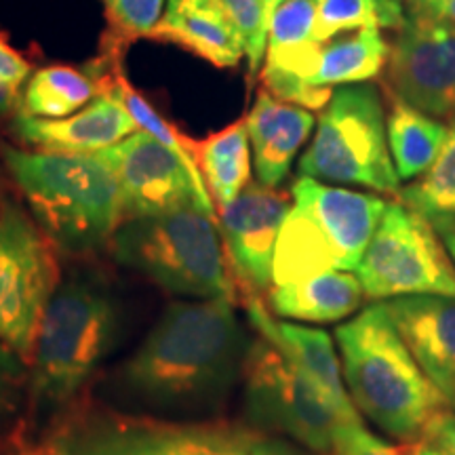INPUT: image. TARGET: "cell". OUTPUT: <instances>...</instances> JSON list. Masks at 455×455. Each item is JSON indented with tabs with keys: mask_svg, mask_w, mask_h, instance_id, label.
<instances>
[{
	"mask_svg": "<svg viewBox=\"0 0 455 455\" xmlns=\"http://www.w3.org/2000/svg\"><path fill=\"white\" fill-rule=\"evenodd\" d=\"M232 301L171 304L114 373L118 401L131 411L163 418L218 411L243 375L251 346Z\"/></svg>",
	"mask_w": 455,
	"mask_h": 455,
	"instance_id": "obj_1",
	"label": "cell"
},
{
	"mask_svg": "<svg viewBox=\"0 0 455 455\" xmlns=\"http://www.w3.org/2000/svg\"><path fill=\"white\" fill-rule=\"evenodd\" d=\"M335 339L356 411L398 441L424 443L451 407L409 352L384 301L339 325Z\"/></svg>",
	"mask_w": 455,
	"mask_h": 455,
	"instance_id": "obj_2",
	"label": "cell"
},
{
	"mask_svg": "<svg viewBox=\"0 0 455 455\" xmlns=\"http://www.w3.org/2000/svg\"><path fill=\"white\" fill-rule=\"evenodd\" d=\"M4 163L41 230L66 251L104 247L124 221L116 180L95 155L7 148Z\"/></svg>",
	"mask_w": 455,
	"mask_h": 455,
	"instance_id": "obj_3",
	"label": "cell"
},
{
	"mask_svg": "<svg viewBox=\"0 0 455 455\" xmlns=\"http://www.w3.org/2000/svg\"><path fill=\"white\" fill-rule=\"evenodd\" d=\"M116 259L169 293L235 299L213 213L201 207L124 220L112 236Z\"/></svg>",
	"mask_w": 455,
	"mask_h": 455,
	"instance_id": "obj_4",
	"label": "cell"
},
{
	"mask_svg": "<svg viewBox=\"0 0 455 455\" xmlns=\"http://www.w3.org/2000/svg\"><path fill=\"white\" fill-rule=\"evenodd\" d=\"M116 306L104 289L72 278L44 310L32 356V395L44 411L72 401L118 338Z\"/></svg>",
	"mask_w": 455,
	"mask_h": 455,
	"instance_id": "obj_5",
	"label": "cell"
},
{
	"mask_svg": "<svg viewBox=\"0 0 455 455\" xmlns=\"http://www.w3.org/2000/svg\"><path fill=\"white\" fill-rule=\"evenodd\" d=\"M299 173L398 198L401 180L392 163L382 98L373 84H346L335 91L301 156Z\"/></svg>",
	"mask_w": 455,
	"mask_h": 455,
	"instance_id": "obj_6",
	"label": "cell"
},
{
	"mask_svg": "<svg viewBox=\"0 0 455 455\" xmlns=\"http://www.w3.org/2000/svg\"><path fill=\"white\" fill-rule=\"evenodd\" d=\"M243 384L249 424L272 435H287L310 451L333 453L341 424L338 411L308 375L268 339H255L249 346Z\"/></svg>",
	"mask_w": 455,
	"mask_h": 455,
	"instance_id": "obj_7",
	"label": "cell"
},
{
	"mask_svg": "<svg viewBox=\"0 0 455 455\" xmlns=\"http://www.w3.org/2000/svg\"><path fill=\"white\" fill-rule=\"evenodd\" d=\"M356 276L371 299L455 298V266L445 243L430 220L403 203L388 204Z\"/></svg>",
	"mask_w": 455,
	"mask_h": 455,
	"instance_id": "obj_8",
	"label": "cell"
},
{
	"mask_svg": "<svg viewBox=\"0 0 455 455\" xmlns=\"http://www.w3.org/2000/svg\"><path fill=\"white\" fill-rule=\"evenodd\" d=\"M60 268L51 238L17 207L0 209V341L32 363Z\"/></svg>",
	"mask_w": 455,
	"mask_h": 455,
	"instance_id": "obj_9",
	"label": "cell"
},
{
	"mask_svg": "<svg viewBox=\"0 0 455 455\" xmlns=\"http://www.w3.org/2000/svg\"><path fill=\"white\" fill-rule=\"evenodd\" d=\"M95 156L112 171L123 196L124 220L201 207L213 213L203 175L178 152L146 131L129 135Z\"/></svg>",
	"mask_w": 455,
	"mask_h": 455,
	"instance_id": "obj_10",
	"label": "cell"
},
{
	"mask_svg": "<svg viewBox=\"0 0 455 455\" xmlns=\"http://www.w3.org/2000/svg\"><path fill=\"white\" fill-rule=\"evenodd\" d=\"M388 53L390 98L435 116L455 118V26L407 9Z\"/></svg>",
	"mask_w": 455,
	"mask_h": 455,
	"instance_id": "obj_11",
	"label": "cell"
},
{
	"mask_svg": "<svg viewBox=\"0 0 455 455\" xmlns=\"http://www.w3.org/2000/svg\"><path fill=\"white\" fill-rule=\"evenodd\" d=\"M104 422L124 455H304L251 424H161L131 418Z\"/></svg>",
	"mask_w": 455,
	"mask_h": 455,
	"instance_id": "obj_12",
	"label": "cell"
},
{
	"mask_svg": "<svg viewBox=\"0 0 455 455\" xmlns=\"http://www.w3.org/2000/svg\"><path fill=\"white\" fill-rule=\"evenodd\" d=\"M293 203L287 192L264 184H249L236 201L220 212L230 264L238 281L258 295L272 284L276 241Z\"/></svg>",
	"mask_w": 455,
	"mask_h": 455,
	"instance_id": "obj_13",
	"label": "cell"
},
{
	"mask_svg": "<svg viewBox=\"0 0 455 455\" xmlns=\"http://www.w3.org/2000/svg\"><path fill=\"white\" fill-rule=\"evenodd\" d=\"M291 196L293 204L304 209L327 236L338 270H356L388 203L382 196L325 186L306 175L293 181Z\"/></svg>",
	"mask_w": 455,
	"mask_h": 455,
	"instance_id": "obj_14",
	"label": "cell"
},
{
	"mask_svg": "<svg viewBox=\"0 0 455 455\" xmlns=\"http://www.w3.org/2000/svg\"><path fill=\"white\" fill-rule=\"evenodd\" d=\"M384 304L418 365L455 409V298L405 295Z\"/></svg>",
	"mask_w": 455,
	"mask_h": 455,
	"instance_id": "obj_15",
	"label": "cell"
},
{
	"mask_svg": "<svg viewBox=\"0 0 455 455\" xmlns=\"http://www.w3.org/2000/svg\"><path fill=\"white\" fill-rule=\"evenodd\" d=\"M15 129L26 144L61 155H95L141 131L114 87L66 118H32L20 114Z\"/></svg>",
	"mask_w": 455,
	"mask_h": 455,
	"instance_id": "obj_16",
	"label": "cell"
},
{
	"mask_svg": "<svg viewBox=\"0 0 455 455\" xmlns=\"http://www.w3.org/2000/svg\"><path fill=\"white\" fill-rule=\"evenodd\" d=\"M249 321L261 338L268 339L295 367L308 375L312 384L327 396V401L338 411L341 422H361V415L346 392L344 373H341L333 341L327 331L275 321L258 295H249Z\"/></svg>",
	"mask_w": 455,
	"mask_h": 455,
	"instance_id": "obj_17",
	"label": "cell"
},
{
	"mask_svg": "<svg viewBox=\"0 0 455 455\" xmlns=\"http://www.w3.org/2000/svg\"><path fill=\"white\" fill-rule=\"evenodd\" d=\"M244 123L259 184L276 188L287 178L295 155L315 127V116L306 108L278 101L268 91H259Z\"/></svg>",
	"mask_w": 455,
	"mask_h": 455,
	"instance_id": "obj_18",
	"label": "cell"
},
{
	"mask_svg": "<svg viewBox=\"0 0 455 455\" xmlns=\"http://www.w3.org/2000/svg\"><path fill=\"white\" fill-rule=\"evenodd\" d=\"M150 38L180 44L218 68H235L244 55L241 34L215 0H167Z\"/></svg>",
	"mask_w": 455,
	"mask_h": 455,
	"instance_id": "obj_19",
	"label": "cell"
},
{
	"mask_svg": "<svg viewBox=\"0 0 455 455\" xmlns=\"http://www.w3.org/2000/svg\"><path fill=\"white\" fill-rule=\"evenodd\" d=\"M365 291L358 276L329 270L308 281L272 287L270 308L276 316L306 323H335L363 304Z\"/></svg>",
	"mask_w": 455,
	"mask_h": 455,
	"instance_id": "obj_20",
	"label": "cell"
},
{
	"mask_svg": "<svg viewBox=\"0 0 455 455\" xmlns=\"http://www.w3.org/2000/svg\"><path fill=\"white\" fill-rule=\"evenodd\" d=\"M114 72L112 61L104 74L100 70L83 72L70 66L43 68L28 81L20 114L32 118L70 116L114 87Z\"/></svg>",
	"mask_w": 455,
	"mask_h": 455,
	"instance_id": "obj_21",
	"label": "cell"
},
{
	"mask_svg": "<svg viewBox=\"0 0 455 455\" xmlns=\"http://www.w3.org/2000/svg\"><path fill=\"white\" fill-rule=\"evenodd\" d=\"M315 24L316 0H284L270 17L266 70L291 74L308 83L323 44L315 36Z\"/></svg>",
	"mask_w": 455,
	"mask_h": 455,
	"instance_id": "obj_22",
	"label": "cell"
},
{
	"mask_svg": "<svg viewBox=\"0 0 455 455\" xmlns=\"http://www.w3.org/2000/svg\"><path fill=\"white\" fill-rule=\"evenodd\" d=\"M195 158L209 196L221 212L249 186L251 144L247 123L238 121L207 140L195 141Z\"/></svg>",
	"mask_w": 455,
	"mask_h": 455,
	"instance_id": "obj_23",
	"label": "cell"
},
{
	"mask_svg": "<svg viewBox=\"0 0 455 455\" xmlns=\"http://www.w3.org/2000/svg\"><path fill=\"white\" fill-rule=\"evenodd\" d=\"M329 270H338L333 247L316 221L304 209L293 204L276 241L272 284L283 287L301 283Z\"/></svg>",
	"mask_w": 455,
	"mask_h": 455,
	"instance_id": "obj_24",
	"label": "cell"
},
{
	"mask_svg": "<svg viewBox=\"0 0 455 455\" xmlns=\"http://www.w3.org/2000/svg\"><path fill=\"white\" fill-rule=\"evenodd\" d=\"M386 127L392 163L401 181L426 173L447 140V124L396 98H392Z\"/></svg>",
	"mask_w": 455,
	"mask_h": 455,
	"instance_id": "obj_25",
	"label": "cell"
},
{
	"mask_svg": "<svg viewBox=\"0 0 455 455\" xmlns=\"http://www.w3.org/2000/svg\"><path fill=\"white\" fill-rule=\"evenodd\" d=\"M388 44L378 28H363L352 36L323 43L318 51L312 87H346L350 83H365L378 76L388 60Z\"/></svg>",
	"mask_w": 455,
	"mask_h": 455,
	"instance_id": "obj_26",
	"label": "cell"
},
{
	"mask_svg": "<svg viewBox=\"0 0 455 455\" xmlns=\"http://www.w3.org/2000/svg\"><path fill=\"white\" fill-rule=\"evenodd\" d=\"M405 20L401 0H316L315 36L318 43H327L341 32L363 28L401 30Z\"/></svg>",
	"mask_w": 455,
	"mask_h": 455,
	"instance_id": "obj_27",
	"label": "cell"
},
{
	"mask_svg": "<svg viewBox=\"0 0 455 455\" xmlns=\"http://www.w3.org/2000/svg\"><path fill=\"white\" fill-rule=\"evenodd\" d=\"M398 201L422 213L432 224L455 220V118L447 127L441 155L418 181L401 188Z\"/></svg>",
	"mask_w": 455,
	"mask_h": 455,
	"instance_id": "obj_28",
	"label": "cell"
},
{
	"mask_svg": "<svg viewBox=\"0 0 455 455\" xmlns=\"http://www.w3.org/2000/svg\"><path fill=\"white\" fill-rule=\"evenodd\" d=\"M224 15L232 21L241 34L247 55L249 70L258 72L268 47V28L270 21L266 17L261 0H215Z\"/></svg>",
	"mask_w": 455,
	"mask_h": 455,
	"instance_id": "obj_29",
	"label": "cell"
},
{
	"mask_svg": "<svg viewBox=\"0 0 455 455\" xmlns=\"http://www.w3.org/2000/svg\"><path fill=\"white\" fill-rule=\"evenodd\" d=\"M108 20L114 32L124 41L150 38L155 28L161 24L163 9L167 0H104Z\"/></svg>",
	"mask_w": 455,
	"mask_h": 455,
	"instance_id": "obj_30",
	"label": "cell"
},
{
	"mask_svg": "<svg viewBox=\"0 0 455 455\" xmlns=\"http://www.w3.org/2000/svg\"><path fill=\"white\" fill-rule=\"evenodd\" d=\"M261 78H264V84L270 95H275L281 101H287V104L306 108V110L325 108L333 95L331 89L312 87V84L301 81L298 76H291V74L266 70V68L261 72Z\"/></svg>",
	"mask_w": 455,
	"mask_h": 455,
	"instance_id": "obj_31",
	"label": "cell"
},
{
	"mask_svg": "<svg viewBox=\"0 0 455 455\" xmlns=\"http://www.w3.org/2000/svg\"><path fill=\"white\" fill-rule=\"evenodd\" d=\"M335 455H405L403 449L392 447L388 443L371 435L363 422H341L335 432L333 443Z\"/></svg>",
	"mask_w": 455,
	"mask_h": 455,
	"instance_id": "obj_32",
	"label": "cell"
},
{
	"mask_svg": "<svg viewBox=\"0 0 455 455\" xmlns=\"http://www.w3.org/2000/svg\"><path fill=\"white\" fill-rule=\"evenodd\" d=\"M26 367L28 363L24 358L11 350L4 341H0V405L9 403L24 382Z\"/></svg>",
	"mask_w": 455,
	"mask_h": 455,
	"instance_id": "obj_33",
	"label": "cell"
},
{
	"mask_svg": "<svg viewBox=\"0 0 455 455\" xmlns=\"http://www.w3.org/2000/svg\"><path fill=\"white\" fill-rule=\"evenodd\" d=\"M30 76V64L17 51L0 41V81L21 87V83Z\"/></svg>",
	"mask_w": 455,
	"mask_h": 455,
	"instance_id": "obj_34",
	"label": "cell"
},
{
	"mask_svg": "<svg viewBox=\"0 0 455 455\" xmlns=\"http://www.w3.org/2000/svg\"><path fill=\"white\" fill-rule=\"evenodd\" d=\"M424 443L436 447L445 455H455V409H447V411L432 424Z\"/></svg>",
	"mask_w": 455,
	"mask_h": 455,
	"instance_id": "obj_35",
	"label": "cell"
},
{
	"mask_svg": "<svg viewBox=\"0 0 455 455\" xmlns=\"http://www.w3.org/2000/svg\"><path fill=\"white\" fill-rule=\"evenodd\" d=\"M407 9L422 11L455 26V0H407Z\"/></svg>",
	"mask_w": 455,
	"mask_h": 455,
	"instance_id": "obj_36",
	"label": "cell"
},
{
	"mask_svg": "<svg viewBox=\"0 0 455 455\" xmlns=\"http://www.w3.org/2000/svg\"><path fill=\"white\" fill-rule=\"evenodd\" d=\"M17 104H21L20 87L7 81H0V112H9L11 108H15Z\"/></svg>",
	"mask_w": 455,
	"mask_h": 455,
	"instance_id": "obj_37",
	"label": "cell"
},
{
	"mask_svg": "<svg viewBox=\"0 0 455 455\" xmlns=\"http://www.w3.org/2000/svg\"><path fill=\"white\" fill-rule=\"evenodd\" d=\"M432 226H435V230L439 232L443 243H445L449 255L455 259V220L436 221V224H432Z\"/></svg>",
	"mask_w": 455,
	"mask_h": 455,
	"instance_id": "obj_38",
	"label": "cell"
},
{
	"mask_svg": "<svg viewBox=\"0 0 455 455\" xmlns=\"http://www.w3.org/2000/svg\"><path fill=\"white\" fill-rule=\"evenodd\" d=\"M403 453L405 455H445L436 447L428 445V443H411L407 449H403Z\"/></svg>",
	"mask_w": 455,
	"mask_h": 455,
	"instance_id": "obj_39",
	"label": "cell"
},
{
	"mask_svg": "<svg viewBox=\"0 0 455 455\" xmlns=\"http://www.w3.org/2000/svg\"><path fill=\"white\" fill-rule=\"evenodd\" d=\"M283 3H284V0H261V4H264V11H266V17H268V21H270L272 13H275V11L281 7Z\"/></svg>",
	"mask_w": 455,
	"mask_h": 455,
	"instance_id": "obj_40",
	"label": "cell"
}]
</instances>
